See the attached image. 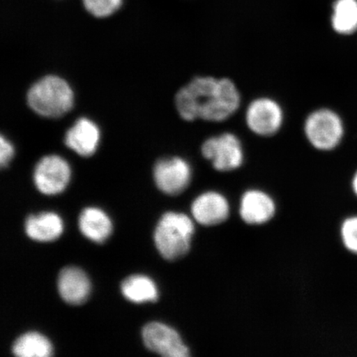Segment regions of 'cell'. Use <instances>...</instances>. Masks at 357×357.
I'll list each match as a JSON object with an SVG mask.
<instances>
[{
  "label": "cell",
  "instance_id": "obj_14",
  "mask_svg": "<svg viewBox=\"0 0 357 357\" xmlns=\"http://www.w3.org/2000/svg\"><path fill=\"white\" fill-rule=\"evenodd\" d=\"M26 234L38 242H52L63 231V222L55 213H43L30 215L25 223Z\"/></svg>",
  "mask_w": 357,
  "mask_h": 357
},
{
  "label": "cell",
  "instance_id": "obj_8",
  "mask_svg": "<svg viewBox=\"0 0 357 357\" xmlns=\"http://www.w3.org/2000/svg\"><path fill=\"white\" fill-rule=\"evenodd\" d=\"M153 172L155 185L165 194L180 195L190 184V165L186 160L178 156L158 160Z\"/></svg>",
  "mask_w": 357,
  "mask_h": 357
},
{
  "label": "cell",
  "instance_id": "obj_11",
  "mask_svg": "<svg viewBox=\"0 0 357 357\" xmlns=\"http://www.w3.org/2000/svg\"><path fill=\"white\" fill-rule=\"evenodd\" d=\"M100 141L99 127L87 118L79 119L67 131L65 137L66 145L84 158L95 154Z\"/></svg>",
  "mask_w": 357,
  "mask_h": 357
},
{
  "label": "cell",
  "instance_id": "obj_16",
  "mask_svg": "<svg viewBox=\"0 0 357 357\" xmlns=\"http://www.w3.org/2000/svg\"><path fill=\"white\" fill-rule=\"evenodd\" d=\"M331 25L342 38L357 34V0H336L333 3Z\"/></svg>",
  "mask_w": 357,
  "mask_h": 357
},
{
  "label": "cell",
  "instance_id": "obj_22",
  "mask_svg": "<svg viewBox=\"0 0 357 357\" xmlns=\"http://www.w3.org/2000/svg\"><path fill=\"white\" fill-rule=\"evenodd\" d=\"M351 186L355 194L357 195V169H356L354 176H352Z\"/></svg>",
  "mask_w": 357,
  "mask_h": 357
},
{
  "label": "cell",
  "instance_id": "obj_21",
  "mask_svg": "<svg viewBox=\"0 0 357 357\" xmlns=\"http://www.w3.org/2000/svg\"><path fill=\"white\" fill-rule=\"evenodd\" d=\"M15 155V147L3 136L0 138V164L1 167H7Z\"/></svg>",
  "mask_w": 357,
  "mask_h": 357
},
{
  "label": "cell",
  "instance_id": "obj_20",
  "mask_svg": "<svg viewBox=\"0 0 357 357\" xmlns=\"http://www.w3.org/2000/svg\"><path fill=\"white\" fill-rule=\"evenodd\" d=\"M342 236L346 248L357 254V217L348 218L343 222Z\"/></svg>",
  "mask_w": 357,
  "mask_h": 357
},
{
  "label": "cell",
  "instance_id": "obj_12",
  "mask_svg": "<svg viewBox=\"0 0 357 357\" xmlns=\"http://www.w3.org/2000/svg\"><path fill=\"white\" fill-rule=\"evenodd\" d=\"M57 287L62 300L73 305H82L91 293L88 276L79 268L74 266L66 267L61 271Z\"/></svg>",
  "mask_w": 357,
  "mask_h": 357
},
{
  "label": "cell",
  "instance_id": "obj_15",
  "mask_svg": "<svg viewBox=\"0 0 357 357\" xmlns=\"http://www.w3.org/2000/svg\"><path fill=\"white\" fill-rule=\"evenodd\" d=\"M79 227L84 236L97 243H104L113 230L107 214L97 208H87L80 213Z\"/></svg>",
  "mask_w": 357,
  "mask_h": 357
},
{
  "label": "cell",
  "instance_id": "obj_3",
  "mask_svg": "<svg viewBox=\"0 0 357 357\" xmlns=\"http://www.w3.org/2000/svg\"><path fill=\"white\" fill-rule=\"evenodd\" d=\"M28 102L35 113L46 118H59L73 109L74 93L65 79L47 75L29 89Z\"/></svg>",
  "mask_w": 357,
  "mask_h": 357
},
{
  "label": "cell",
  "instance_id": "obj_17",
  "mask_svg": "<svg viewBox=\"0 0 357 357\" xmlns=\"http://www.w3.org/2000/svg\"><path fill=\"white\" fill-rule=\"evenodd\" d=\"M121 290L127 300L136 303L155 302L158 298L155 284L146 275L129 276L123 281Z\"/></svg>",
  "mask_w": 357,
  "mask_h": 357
},
{
  "label": "cell",
  "instance_id": "obj_4",
  "mask_svg": "<svg viewBox=\"0 0 357 357\" xmlns=\"http://www.w3.org/2000/svg\"><path fill=\"white\" fill-rule=\"evenodd\" d=\"M194 231V223L185 214L165 213L155 227V247L167 260H177L189 252Z\"/></svg>",
  "mask_w": 357,
  "mask_h": 357
},
{
  "label": "cell",
  "instance_id": "obj_1",
  "mask_svg": "<svg viewBox=\"0 0 357 357\" xmlns=\"http://www.w3.org/2000/svg\"><path fill=\"white\" fill-rule=\"evenodd\" d=\"M242 97L233 79L211 75L196 77L175 98L178 115L186 122L222 123L236 114Z\"/></svg>",
  "mask_w": 357,
  "mask_h": 357
},
{
  "label": "cell",
  "instance_id": "obj_18",
  "mask_svg": "<svg viewBox=\"0 0 357 357\" xmlns=\"http://www.w3.org/2000/svg\"><path fill=\"white\" fill-rule=\"evenodd\" d=\"M12 351L20 357H49L53 354L51 342L37 332L22 334L13 343Z\"/></svg>",
  "mask_w": 357,
  "mask_h": 357
},
{
  "label": "cell",
  "instance_id": "obj_7",
  "mask_svg": "<svg viewBox=\"0 0 357 357\" xmlns=\"http://www.w3.org/2000/svg\"><path fill=\"white\" fill-rule=\"evenodd\" d=\"M70 168L66 160L59 155L45 156L36 165L33 180L41 193L54 195L61 193L70 180Z\"/></svg>",
  "mask_w": 357,
  "mask_h": 357
},
{
  "label": "cell",
  "instance_id": "obj_6",
  "mask_svg": "<svg viewBox=\"0 0 357 357\" xmlns=\"http://www.w3.org/2000/svg\"><path fill=\"white\" fill-rule=\"evenodd\" d=\"M282 107L270 97H259L248 105L245 122L249 130L261 137H271L283 127Z\"/></svg>",
  "mask_w": 357,
  "mask_h": 357
},
{
  "label": "cell",
  "instance_id": "obj_13",
  "mask_svg": "<svg viewBox=\"0 0 357 357\" xmlns=\"http://www.w3.org/2000/svg\"><path fill=\"white\" fill-rule=\"evenodd\" d=\"M275 212L274 201L265 192L248 190L241 200V217L248 225H262L271 220Z\"/></svg>",
  "mask_w": 357,
  "mask_h": 357
},
{
  "label": "cell",
  "instance_id": "obj_9",
  "mask_svg": "<svg viewBox=\"0 0 357 357\" xmlns=\"http://www.w3.org/2000/svg\"><path fill=\"white\" fill-rule=\"evenodd\" d=\"M145 346L151 351L167 357H188L190 351L180 335L169 326L158 322L147 324L142 329Z\"/></svg>",
  "mask_w": 357,
  "mask_h": 357
},
{
  "label": "cell",
  "instance_id": "obj_5",
  "mask_svg": "<svg viewBox=\"0 0 357 357\" xmlns=\"http://www.w3.org/2000/svg\"><path fill=\"white\" fill-rule=\"evenodd\" d=\"M201 154L218 172L235 171L243 166L245 151L240 138L225 132L209 137L201 145Z\"/></svg>",
  "mask_w": 357,
  "mask_h": 357
},
{
  "label": "cell",
  "instance_id": "obj_10",
  "mask_svg": "<svg viewBox=\"0 0 357 357\" xmlns=\"http://www.w3.org/2000/svg\"><path fill=\"white\" fill-rule=\"evenodd\" d=\"M192 213L201 225H218L229 218V204L225 196L217 192L208 191L194 201Z\"/></svg>",
  "mask_w": 357,
  "mask_h": 357
},
{
  "label": "cell",
  "instance_id": "obj_2",
  "mask_svg": "<svg viewBox=\"0 0 357 357\" xmlns=\"http://www.w3.org/2000/svg\"><path fill=\"white\" fill-rule=\"evenodd\" d=\"M303 132L312 149L320 153H334L346 138L345 119L331 106L320 107L307 116Z\"/></svg>",
  "mask_w": 357,
  "mask_h": 357
},
{
  "label": "cell",
  "instance_id": "obj_19",
  "mask_svg": "<svg viewBox=\"0 0 357 357\" xmlns=\"http://www.w3.org/2000/svg\"><path fill=\"white\" fill-rule=\"evenodd\" d=\"M87 11L97 17L113 15L122 4V0H83Z\"/></svg>",
  "mask_w": 357,
  "mask_h": 357
}]
</instances>
